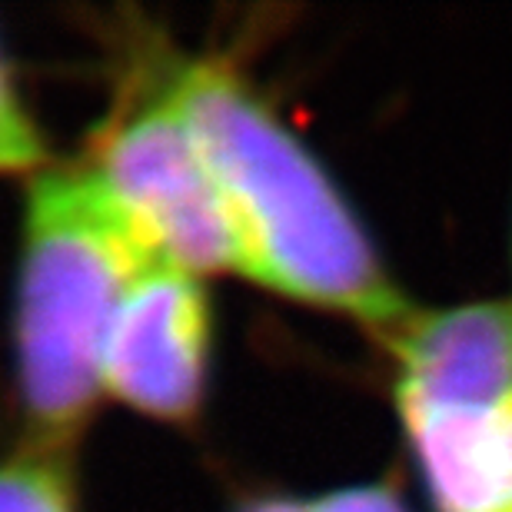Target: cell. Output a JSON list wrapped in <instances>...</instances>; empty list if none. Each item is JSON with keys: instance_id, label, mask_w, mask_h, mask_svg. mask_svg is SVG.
Instances as JSON below:
<instances>
[{"instance_id": "3", "label": "cell", "mask_w": 512, "mask_h": 512, "mask_svg": "<svg viewBox=\"0 0 512 512\" xmlns=\"http://www.w3.org/2000/svg\"><path fill=\"white\" fill-rule=\"evenodd\" d=\"M84 163L150 256L193 276H247L230 207L170 74L97 130Z\"/></svg>"}, {"instance_id": "9", "label": "cell", "mask_w": 512, "mask_h": 512, "mask_svg": "<svg viewBox=\"0 0 512 512\" xmlns=\"http://www.w3.org/2000/svg\"><path fill=\"white\" fill-rule=\"evenodd\" d=\"M310 512H403L383 489H346L320 503H310Z\"/></svg>"}, {"instance_id": "2", "label": "cell", "mask_w": 512, "mask_h": 512, "mask_svg": "<svg viewBox=\"0 0 512 512\" xmlns=\"http://www.w3.org/2000/svg\"><path fill=\"white\" fill-rule=\"evenodd\" d=\"M157 256L87 163L37 170L14 303L17 389L30 446L64 456L104 396L100 366L127 286Z\"/></svg>"}, {"instance_id": "4", "label": "cell", "mask_w": 512, "mask_h": 512, "mask_svg": "<svg viewBox=\"0 0 512 512\" xmlns=\"http://www.w3.org/2000/svg\"><path fill=\"white\" fill-rule=\"evenodd\" d=\"M210 363V300L200 276L163 260L127 286L104 346V396L180 423L197 413Z\"/></svg>"}, {"instance_id": "5", "label": "cell", "mask_w": 512, "mask_h": 512, "mask_svg": "<svg viewBox=\"0 0 512 512\" xmlns=\"http://www.w3.org/2000/svg\"><path fill=\"white\" fill-rule=\"evenodd\" d=\"M399 403H512V306L476 303L436 316H409L396 330Z\"/></svg>"}, {"instance_id": "10", "label": "cell", "mask_w": 512, "mask_h": 512, "mask_svg": "<svg viewBox=\"0 0 512 512\" xmlns=\"http://www.w3.org/2000/svg\"><path fill=\"white\" fill-rule=\"evenodd\" d=\"M243 512H310V503H286V499H270V503H256Z\"/></svg>"}, {"instance_id": "7", "label": "cell", "mask_w": 512, "mask_h": 512, "mask_svg": "<svg viewBox=\"0 0 512 512\" xmlns=\"http://www.w3.org/2000/svg\"><path fill=\"white\" fill-rule=\"evenodd\" d=\"M0 512H77L60 456L30 446L0 463Z\"/></svg>"}, {"instance_id": "1", "label": "cell", "mask_w": 512, "mask_h": 512, "mask_svg": "<svg viewBox=\"0 0 512 512\" xmlns=\"http://www.w3.org/2000/svg\"><path fill=\"white\" fill-rule=\"evenodd\" d=\"M170 80L230 207L250 280L399 330L413 313L303 143L223 64L190 60Z\"/></svg>"}, {"instance_id": "8", "label": "cell", "mask_w": 512, "mask_h": 512, "mask_svg": "<svg viewBox=\"0 0 512 512\" xmlns=\"http://www.w3.org/2000/svg\"><path fill=\"white\" fill-rule=\"evenodd\" d=\"M44 163V140L30 120L20 90L0 50V173L37 170Z\"/></svg>"}, {"instance_id": "6", "label": "cell", "mask_w": 512, "mask_h": 512, "mask_svg": "<svg viewBox=\"0 0 512 512\" xmlns=\"http://www.w3.org/2000/svg\"><path fill=\"white\" fill-rule=\"evenodd\" d=\"M439 512H512V403H399Z\"/></svg>"}]
</instances>
